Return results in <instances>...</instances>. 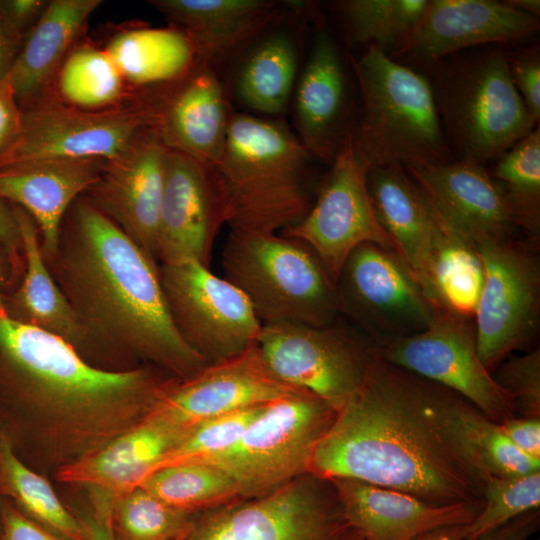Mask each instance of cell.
Listing matches in <instances>:
<instances>
[{"instance_id": "6da1fadb", "label": "cell", "mask_w": 540, "mask_h": 540, "mask_svg": "<svg viewBox=\"0 0 540 540\" xmlns=\"http://www.w3.org/2000/svg\"><path fill=\"white\" fill-rule=\"evenodd\" d=\"M464 398L379 356L336 411L309 473L350 478L445 505L482 500L484 478L459 432Z\"/></svg>"}, {"instance_id": "7a4b0ae2", "label": "cell", "mask_w": 540, "mask_h": 540, "mask_svg": "<svg viewBox=\"0 0 540 540\" xmlns=\"http://www.w3.org/2000/svg\"><path fill=\"white\" fill-rule=\"evenodd\" d=\"M178 378L98 367L0 308V398L30 467L54 475L140 423Z\"/></svg>"}, {"instance_id": "3957f363", "label": "cell", "mask_w": 540, "mask_h": 540, "mask_svg": "<svg viewBox=\"0 0 540 540\" xmlns=\"http://www.w3.org/2000/svg\"><path fill=\"white\" fill-rule=\"evenodd\" d=\"M46 265L106 357L186 379L208 363L176 330L159 265L86 197L69 208Z\"/></svg>"}, {"instance_id": "277c9868", "label": "cell", "mask_w": 540, "mask_h": 540, "mask_svg": "<svg viewBox=\"0 0 540 540\" xmlns=\"http://www.w3.org/2000/svg\"><path fill=\"white\" fill-rule=\"evenodd\" d=\"M311 159L284 123L233 112L210 168L230 232L278 233L302 220L314 201Z\"/></svg>"}, {"instance_id": "5b68a950", "label": "cell", "mask_w": 540, "mask_h": 540, "mask_svg": "<svg viewBox=\"0 0 540 540\" xmlns=\"http://www.w3.org/2000/svg\"><path fill=\"white\" fill-rule=\"evenodd\" d=\"M349 60L362 105L352 138L369 168L406 170L453 160L428 77L376 45Z\"/></svg>"}, {"instance_id": "8992f818", "label": "cell", "mask_w": 540, "mask_h": 540, "mask_svg": "<svg viewBox=\"0 0 540 540\" xmlns=\"http://www.w3.org/2000/svg\"><path fill=\"white\" fill-rule=\"evenodd\" d=\"M427 68L453 159L484 166L539 126L513 85L504 46L465 50Z\"/></svg>"}, {"instance_id": "52a82bcc", "label": "cell", "mask_w": 540, "mask_h": 540, "mask_svg": "<svg viewBox=\"0 0 540 540\" xmlns=\"http://www.w3.org/2000/svg\"><path fill=\"white\" fill-rule=\"evenodd\" d=\"M222 267L224 278L243 293L262 325L327 326L339 318L334 281L297 239L230 232Z\"/></svg>"}, {"instance_id": "ba28073f", "label": "cell", "mask_w": 540, "mask_h": 540, "mask_svg": "<svg viewBox=\"0 0 540 540\" xmlns=\"http://www.w3.org/2000/svg\"><path fill=\"white\" fill-rule=\"evenodd\" d=\"M335 416L332 406L307 391L273 401L231 447L199 463L225 472L240 499L267 494L310 474L315 447Z\"/></svg>"}, {"instance_id": "9c48e42d", "label": "cell", "mask_w": 540, "mask_h": 540, "mask_svg": "<svg viewBox=\"0 0 540 540\" xmlns=\"http://www.w3.org/2000/svg\"><path fill=\"white\" fill-rule=\"evenodd\" d=\"M180 540H362L335 488L312 474L196 513Z\"/></svg>"}, {"instance_id": "30bf717a", "label": "cell", "mask_w": 540, "mask_h": 540, "mask_svg": "<svg viewBox=\"0 0 540 540\" xmlns=\"http://www.w3.org/2000/svg\"><path fill=\"white\" fill-rule=\"evenodd\" d=\"M484 267L474 327L479 358L492 374L535 338L540 319L536 240L512 235L473 242Z\"/></svg>"}, {"instance_id": "8fae6325", "label": "cell", "mask_w": 540, "mask_h": 540, "mask_svg": "<svg viewBox=\"0 0 540 540\" xmlns=\"http://www.w3.org/2000/svg\"><path fill=\"white\" fill-rule=\"evenodd\" d=\"M256 347L277 378L336 411L359 390L378 357L371 339L338 320L327 326L262 325Z\"/></svg>"}, {"instance_id": "7c38bea8", "label": "cell", "mask_w": 540, "mask_h": 540, "mask_svg": "<svg viewBox=\"0 0 540 540\" xmlns=\"http://www.w3.org/2000/svg\"><path fill=\"white\" fill-rule=\"evenodd\" d=\"M159 275L176 330L208 364L256 344L262 324L226 278L196 261L160 264Z\"/></svg>"}, {"instance_id": "4fadbf2b", "label": "cell", "mask_w": 540, "mask_h": 540, "mask_svg": "<svg viewBox=\"0 0 540 540\" xmlns=\"http://www.w3.org/2000/svg\"><path fill=\"white\" fill-rule=\"evenodd\" d=\"M335 289L339 317L348 318L372 341L421 332L436 311L404 259L374 243L361 244L348 255Z\"/></svg>"}, {"instance_id": "5bb4252c", "label": "cell", "mask_w": 540, "mask_h": 540, "mask_svg": "<svg viewBox=\"0 0 540 540\" xmlns=\"http://www.w3.org/2000/svg\"><path fill=\"white\" fill-rule=\"evenodd\" d=\"M373 342L379 358L454 391L492 421L516 417L511 398L479 358L473 321L436 310L421 332Z\"/></svg>"}, {"instance_id": "9a60e30c", "label": "cell", "mask_w": 540, "mask_h": 540, "mask_svg": "<svg viewBox=\"0 0 540 540\" xmlns=\"http://www.w3.org/2000/svg\"><path fill=\"white\" fill-rule=\"evenodd\" d=\"M331 164L307 214L280 234L307 245L335 283L357 246L374 243L396 250L374 214L367 190L369 167L356 151L352 133Z\"/></svg>"}, {"instance_id": "2e32d148", "label": "cell", "mask_w": 540, "mask_h": 540, "mask_svg": "<svg viewBox=\"0 0 540 540\" xmlns=\"http://www.w3.org/2000/svg\"><path fill=\"white\" fill-rule=\"evenodd\" d=\"M148 123L147 112L33 103L22 111L19 136L0 158V169L43 160L107 162L124 153Z\"/></svg>"}, {"instance_id": "e0dca14e", "label": "cell", "mask_w": 540, "mask_h": 540, "mask_svg": "<svg viewBox=\"0 0 540 540\" xmlns=\"http://www.w3.org/2000/svg\"><path fill=\"white\" fill-rule=\"evenodd\" d=\"M303 391L277 378L255 344L235 356L207 364L186 379H176L147 416L188 432L212 417Z\"/></svg>"}, {"instance_id": "ac0fdd59", "label": "cell", "mask_w": 540, "mask_h": 540, "mask_svg": "<svg viewBox=\"0 0 540 540\" xmlns=\"http://www.w3.org/2000/svg\"><path fill=\"white\" fill-rule=\"evenodd\" d=\"M538 17L494 0H428L411 33L395 47L397 57L425 67L458 52L523 41Z\"/></svg>"}, {"instance_id": "d6986e66", "label": "cell", "mask_w": 540, "mask_h": 540, "mask_svg": "<svg viewBox=\"0 0 540 540\" xmlns=\"http://www.w3.org/2000/svg\"><path fill=\"white\" fill-rule=\"evenodd\" d=\"M169 151L153 129L144 130L124 153L106 162L86 191V198L156 262Z\"/></svg>"}, {"instance_id": "ffe728a7", "label": "cell", "mask_w": 540, "mask_h": 540, "mask_svg": "<svg viewBox=\"0 0 540 540\" xmlns=\"http://www.w3.org/2000/svg\"><path fill=\"white\" fill-rule=\"evenodd\" d=\"M223 224L211 169L170 150L157 226V261L160 264L196 261L209 267L213 245Z\"/></svg>"}, {"instance_id": "44dd1931", "label": "cell", "mask_w": 540, "mask_h": 540, "mask_svg": "<svg viewBox=\"0 0 540 540\" xmlns=\"http://www.w3.org/2000/svg\"><path fill=\"white\" fill-rule=\"evenodd\" d=\"M328 480L362 540H417L439 528L469 525L483 506V500L437 505L356 479Z\"/></svg>"}, {"instance_id": "7402d4cb", "label": "cell", "mask_w": 540, "mask_h": 540, "mask_svg": "<svg viewBox=\"0 0 540 540\" xmlns=\"http://www.w3.org/2000/svg\"><path fill=\"white\" fill-rule=\"evenodd\" d=\"M179 84L148 114L149 123L169 150L211 168L222 152L233 112L211 64L201 63Z\"/></svg>"}, {"instance_id": "603a6c76", "label": "cell", "mask_w": 540, "mask_h": 540, "mask_svg": "<svg viewBox=\"0 0 540 540\" xmlns=\"http://www.w3.org/2000/svg\"><path fill=\"white\" fill-rule=\"evenodd\" d=\"M439 212L472 242L512 235L503 192L484 166L461 160L406 169Z\"/></svg>"}, {"instance_id": "cb8c5ba5", "label": "cell", "mask_w": 540, "mask_h": 540, "mask_svg": "<svg viewBox=\"0 0 540 540\" xmlns=\"http://www.w3.org/2000/svg\"><path fill=\"white\" fill-rule=\"evenodd\" d=\"M347 75L340 49L328 31H319L296 83V136L312 155L334 159L345 138Z\"/></svg>"}, {"instance_id": "d4e9b609", "label": "cell", "mask_w": 540, "mask_h": 540, "mask_svg": "<svg viewBox=\"0 0 540 540\" xmlns=\"http://www.w3.org/2000/svg\"><path fill=\"white\" fill-rule=\"evenodd\" d=\"M102 160H43L0 169V198L16 204L35 222L43 257L57 247L71 205L100 177Z\"/></svg>"}, {"instance_id": "484cf974", "label": "cell", "mask_w": 540, "mask_h": 540, "mask_svg": "<svg viewBox=\"0 0 540 540\" xmlns=\"http://www.w3.org/2000/svg\"><path fill=\"white\" fill-rule=\"evenodd\" d=\"M186 433L146 416L97 451L60 469L54 477L62 483L84 486L91 496L113 503L139 487Z\"/></svg>"}, {"instance_id": "4316f807", "label": "cell", "mask_w": 540, "mask_h": 540, "mask_svg": "<svg viewBox=\"0 0 540 540\" xmlns=\"http://www.w3.org/2000/svg\"><path fill=\"white\" fill-rule=\"evenodd\" d=\"M12 212L20 236L25 271L13 297L12 309H4L11 318L61 338L90 363L100 367L98 359L105 355L53 279L42 254L35 222L18 206H14Z\"/></svg>"}, {"instance_id": "83f0119b", "label": "cell", "mask_w": 540, "mask_h": 540, "mask_svg": "<svg viewBox=\"0 0 540 540\" xmlns=\"http://www.w3.org/2000/svg\"><path fill=\"white\" fill-rule=\"evenodd\" d=\"M150 3L193 41L201 60L212 63L238 51L281 12L270 0H154Z\"/></svg>"}, {"instance_id": "f1b7e54d", "label": "cell", "mask_w": 540, "mask_h": 540, "mask_svg": "<svg viewBox=\"0 0 540 540\" xmlns=\"http://www.w3.org/2000/svg\"><path fill=\"white\" fill-rule=\"evenodd\" d=\"M432 205V238L416 279L435 310L474 321L484 283L481 258L474 243Z\"/></svg>"}, {"instance_id": "f546056e", "label": "cell", "mask_w": 540, "mask_h": 540, "mask_svg": "<svg viewBox=\"0 0 540 540\" xmlns=\"http://www.w3.org/2000/svg\"><path fill=\"white\" fill-rule=\"evenodd\" d=\"M367 190L377 221L416 276L426 260L433 233L430 199L399 166L370 167Z\"/></svg>"}, {"instance_id": "4dcf8cb0", "label": "cell", "mask_w": 540, "mask_h": 540, "mask_svg": "<svg viewBox=\"0 0 540 540\" xmlns=\"http://www.w3.org/2000/svg\"><path fill=\"white\" fill-rule=\"evenodd\" d=\"M100 0H53L34 25L6 77L17 101L35 103Z\"/></svg>"}, {"instance_id": "1f68e13d", "label": "cell", "mask_w": 540, "mask_h": 540, "mask_svg": "<svg viewBox=\"0 0 540 540\" xmlns=\"http://www.w3.org/2000/svg\"><path fill=\"white\" fill-rule=\"evenodd\" d=\"M105 51L122 76L137 85L176 83L204 63L191 38L175 26L121 32Z\"/></svg>"}, {"instance_id": "d6a6232c", "label": "cell", "mask_w": 540, "mask_h": 540, "mask_svg": "<svg viewBox=\"0 0 540 540\" xmlns=\"http://www.w3.org/2000/svg\"><path fill=\"white\" fill-rule=\"evenodd\" d=\"M0 493L29 519L65 540H89L84 522L58 497L47 478L30 467L0 432Z\"/></svg>"}, {"instance_id": "836d02e7", "label": "cell", "mask_w": 540, "mask_h": 540, "mask_svg": "<svg viewBox=\"0 0 540 540\" xmlns=\"http://www.w3.org/2000/svg\"><path fill=\"white\" fill-rule=\"evenodd\" d=\"M298 51L286 32L264 38L246 56L236 76V92L249 108L268 115L281 113L294 90Z\"/></svg>"}, {"instance_id": "e575fe53", "label": "cell", "mask_w": 540, "mask_h": 540, "mask_svg": "<svg viewBox=\"0 0 540 540\" xmlns=\"http://www.w3.org/2000/svg\"><path fill=\"white\" fill-rule=\"evenodd\" d=\"M139 487L165 504L193 514L240 499L235 482L225 472L199 462L158 469Z\"/></svg>"}, {"instance_id": "d590c367", "label": "cell", "mask_w": 540, "mask_h": 540, "mask_svg": "<svg viewBox=\"0 0 540 540\" xmlns=\"http://www.w3.org/2000/svg\"><path fill=\"white\" fill-rule=\"evenodd\" d=\"M500 186L515 228L536 240L540 231V129L497 158L489 172Z\"/></svg>"}, {"instance_id": "8d00e7d4", "label": "cell", "mask_w": 540, "mask_h": 540, "mask_svg": "<svg viewBox=\"0 0 540 540\" xmlns=\"http://www.w3.org/2000/svg\"><path fill=\"white\" fill-rule=\"evenodd\" d=\"M461 439L484 478L527 474L540 469V461L519 451L492 421L464 399L458 409Z\"/></svg>"}, {"instance_id": "74e56055", "label": "cell", "mask_w": 540, "mask_h": 540, "mask_svg": "<svg viewBox=\"0 0 540 540\" xmlns=\"http://www.w3.org/2000/svg\"><path fill=\"white\" fill-rule=\"evenodd\" d=\"M428 0H345L339 11L351 39L385 50L399 45L414 29Z\"/></svg>"}, {"instance_id": "f35d334b", "label": "cell", "mask_w": 540, "mask_h": 540, "mask_svg": "<svg viewBox=\"0 0 540 540\" xmlns=\"http://www.w3.org/2000/svg\"><path fill=\"white\" fill-rule=\"evenodd\" d=\"M195 514L137 487L113 501L110 526L115 540H180Z\"/></svg>"}, {"instance_id": "ab89813d", "label": "cell", "mask_w": 540, "mask_h": 540, "mask_svg": "<svg viewBox=\"0 0 540 540\" xmlns=\"http://www.w3.org/2000/svg\"><path fill=\"white\" fill-rule=\"evenodd\" d=\"M122 78L106 51L82 47L63 63L58 89L74 107L89 110L115 101L121 93Z\"/></svg>"}, {"instance_id": "60d3db41", "label": "cell", "mask_w": 540, "mask_h": 540, "mask_svg": "<svg viewBox=\"0 0 540 540\" xmlns=\"http://www.w3.org/2000/svg\"><path fill=\"white\" fill-rule=\"evenodd\" d=\"M483 506L468 525L466 540L495 529L540 506V471L485 481Z\"/></svg>"}, {"instance_id": "b9f144b4", "label": "cell", "mask_w": 540, "mask_h": 540, "mask_svg": "<svg viewBox=\"0 0 540 540\" xmlns=\"http://www.w3.org/2000/svg\"><path fill=\"white\" fill-rule=\"evenodd\" d=\"M266 405L238 409L199 423L164 455L152 472L171 465L201 462L226 450L242 436Z\"/></svg>"}, {"instance_id": "7bdbcfd3", "label": "cell", "mask_w": 540, "mask_h": 540, "mask_svg": "<svg viewBox=\"0 0 540 540\" xmlns=\"http://www.w3.org/2000/svg\"><path fill=\"white\" fill-rule=\"evenodd\" d=\"M511 398L515 414L540 417V350L506 358L492 373Z\"/></svg>"}, {"instance_id": "ee69618b", "label": "cell", "mask_w": 540, "mask_h": 540, "mask_svg": "<svg viewBox=\"0 0 540 540\" xmlns=\"http://www.w3.org/2000/svg\"><path fill=\"white\" fill-rule=\"evenodd\" d=\"M509 73L513 85L528 112L539 122L540 118V52L533 45L515 53L508 52Z\"/></svg>"}, {"instance_id": "f6af8a7d", "label": "cell", "mask_w": 540, "mask_h": 540, "mask_svg": "<svg viewBox=\"0 0 540 540\" xmlns=\"http://www.w3.org/2000/svg\"><path fill=\"white\" fill-rule=\"evenodd\" d=\"M46 6L47 3L40 0H0V18L9 33L21 43Z\"/></svg>"}, {"instance_id": "bcb514c9", "label": "cell", "mask_w": 540, "mask_h": 540, "mask_svg": "<svg viewBox=\"0 0 540 540\" xmlns=\"http://www.w3.org/2000/svg\"><path fill=\"white\" fill-rule=\"evenodd\" d=\"M0 540H65L5 502L0 509Z\"/></svg>"}, {"instance_id": "7dc6e473", "label": "cell", "mask_w": 540, "mask_h": 540, "mask_svg": "<svg viewBox=\"0 0 540 540\" xmlns=\"http://www.w3.org/2000/svg\"><path fill=\"white\" fill-rule=\"evenodd\" d=\"M22 120V110L7 81L0 80V158L16 142Z\"/></svg>"}, {"instance_id": "c3c4849f", "label": "cell", "mask_w": 540, "mask_h": 540, "mask_svg": "<svg viewBox=\"0 0 540 540\" xmlns=\"http://www.w3.org/2000/svg\"><path fill=\"white\" fill-rule=\"evenodd\" d=\"M500 427L519 451L540 461V417H513L501 423Z\"/></svg>"}, {"instance_id": "681fc988", "label": "cell", "mask_w": 540, "mask_h": 540, "mask_svg": "<svg viewBox=\"0 0 540 540\" xmlns=\"http://www.w3.org/2000/svg\"><path fill=\"white\" fill-rule=\"evenodd\" d=\"M539 515V509L531 510L469 540H528L539 528Z\"/></svg>"}, {"instance_id": "f907efd6", "label": "cell", "mask_w": 540, "mask_h": 540, "mask_svg": "<svg viewBox=\"0 0 540 540\" xmlns=\"http://www.w3.org/2000/svg\"><path fill=\"white\" fill-rule=\"evenodd\" d=\"M0 244L5 250L12 266L24 265L23 252L17 224L12 210L0 198Z\"/></svg>"}, {"instance_id": "816d5d0a", "label": "cell", "mask_w": 540, "mask_h": 540, "mask_svg": "<svg viewBox=\"0 0 540 540\" xmlns=\"http://www.w3.org/2000/svg\"><path fill=\"white\" fill-rule=\"evenodd\" d=\"M20 42L6 29L0 18V80L7 77L17 55Z\"/></svg>"}, {"instance_id": "f5cc1de1", "label": "cell", "mask_w": 540, "mask_h": 540, "mask_svg": "<svg viewBox=\"0 0 540 540\" xmlns=\"http://www.w3.org/2000/svg\"><path fill=\"white\" fill-rule=\"evenodd\" d=\"M111 513L93 510L83 522L89 540H115L110 526Z\"/></svg>"}, {"instance_id": "db71d44e", "label": "cell", "mask_w": 540, "mask_h": 540, "mask_svg": "<svg viewBox=\"0 0 540 540\" xmlns=\"http://www.w3.org/2000/svg\"><path fill=\"white\" fill-rule=\"evenodd\" d=\"M468 534V525H453L429 532L417 540H464Z\"/></svg>"}, {"instance_id": "11a10c76", "label": "cell", "mask_w": 540, "mask_h": 540, "mask_svg": "<svg viewBox=\"0 0 540 540\" xmlns=\"http://www.w3.org/2000/svg\"><path fill=\"white\" fill-rule=\"evenodd\" d=\"M514 8L521 10L525 13L538 17L540 14V1L539 0H508Z\"/></svg>"}, {"instance_id": "9f6ffc18", "label": "cell", "mask_w": 540, "mask_h": 540, "mask_svg": "<svg viewBox=\"0 0 540 540\" xmlns=\"http://www.w3.org/2000/svg\"><path fill=\"white\" fill-rule=\"evenodd\" d=\"M1 285H2V274H1V268H0V308H1V306L3 305V304L1 303Z\"/></svg>"}]
</instances>
